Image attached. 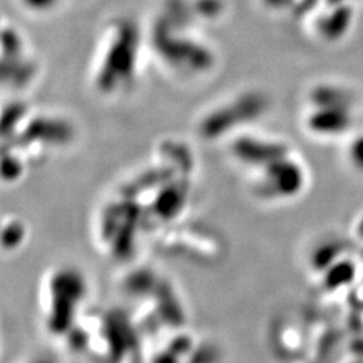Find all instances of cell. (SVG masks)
<instances>
[{
    "instance_id": "1",
    "label": "cell",
    "mask_w": 363,
    "mask_h": 363,
    "mask_svg": "<svg viewBox=\"0 0 363 363\" xmlns=\"http://www.w3.org/2000/svg\"><path fill=\"white\" fill-rule=\"evenodd\" d=\"M74 138L76 127L67 117L13 100L1 115L3 179L21 181L28 169L66 148Z\"/></svg>"
},
{
    "instance_id": "2",
    "label": "cell",
    "mask_w": 363,
    "mask_h": 363,
    "mask_svg": "<svg viewBox=\"0 0 363 363\" xmlns=\"http://www.w3.org/2000/svg\"><path fill=\"white\" fill-rule=\"evenodd\" d=\"M143 46L139 28L130 21H118L109 27L89 69L93 89L104 97L128 93L142 74Z\"/></svg>"
},
{
    "instance_id": "3",
    "label": "cell",
    "mask_w": 363,
    "mask_h": 363,
    "mask_svg": "<svg viewBox=\"0 0 363 363\" xmlns=\"http://www.w3.org/2000/svg\"><path fill=\"white\" fill-rule=\"evenodd\" d=\"M157 25L150 48L169 73L183 78H201L216 69L217 55L206 42L167 22L160 21Z\"/></svg>"
},
{
    "instance_id": "4",
    "label": "cell",
    "mask_w": 363,
    "mask_h": 363,
    "mask_svg": "<svg viewBox=\"0 0 363 363\" xmlns=\"http://www.w3.org/2000/svg\"><path fill=\"white\" fill-rule=\"evenodd\" d=\"M264 111L265 99L261 93L238 91L203 112L196 123V130L208 143H228L234 136L249 130Z\"/></svg>"
},
{
    "instance_id": "5",
    "label": "cell",
    "mask_w": 363,
    "mask_h": 363,
    "mask_svg": "<svg viewBox=\"0 0 363 363\" xmlns=\"http://www.w3.org/2000/svg\"><path fill=\"white\" fill-rule=\"evenodd\" d=\"M46 327L54 337H64L77 325L78 310L88 296L85 274L74 267H58L46 280Z\"/></svg>"
},
{
    "instance_id": "6",
    "label": "cell",
    "mask_w": 363,
    "mask_h": 363,
    "mask_svg": "<svg viewBox=\"0 0 363 363\" xmlns=\"http://www.w3.org/2000/svg\"><path fill=\"white\" fill-rule=\"evenodd\" d=\"M39 72L38 62L27 50L23 38L13 28L4 30L1 52L3 88L13 91H25L38 79Z\"/></svg>"
},
{
    "instance_id": "7",
    "label": "cell",
    "mask_w": 363,
    "mask_h": 363,
    "mask_svg": "<svg viewBox=\"0 0 363 363\" xmlns=\"http://www.w3.org/2000/svg\"><path fill=\"white\" fill-rule=\"evenodd\" d=\"M160 245L172 253L187 255L190 257H214L220 249V237L206 225L187 223L184 220L157 234Z\"/></svg>"
},
{
    "instance_id": "8",
    "label": "cell",
    "mask_w": 363,
    "mask_h": 363,
    "mask_svg": "<svg viewBox=\"0 0 363 363\" xmlns=\"http://www.w3.org/2000/svg\"><path fill=\"white\" fill-rule=\"evenodd\" d=\"M151 298L155 303L156 315L163 325L179 328L186 323L184 307L169 280L160 277Z\"/></svg>"
},
{
    "instance_id": "9",
    "label": "cell",
    "mask_w": 363,
    "mask_h": 363,
    "mask_svg": "<svg viewBox=\"0 0 363 363\" xmlns=\"http://www.w3.org/2000/svg\"><path fill=\"white\" fill-rule=\"evenodd\" d=\"M160 277L162 276H159L154 269L138 268L125 276L123 281V289L130 298H151Z\"/></svg>"
},
{
    "instance_id": "10",
    "label": "cell",
    "mask_w": 363,
    "mask_h": 363,
    "mask_svg": "<svg viewBox=\"0 0 363 363\" xmlns=\"http://www.w3.org/2000/svg\"><path fill=\"white\" fill-rule=\"evenodd\" d=\"M26 223L19 217H6L1 223V238H3V247L6 250H16L25 244L27 240Z\"/></svg>"
},
{
    "instance_id": "11",
    "label": "cell",
    "mask_w": 363,
    "mask_h": 363,
    "mask_svg": "<svg viewBox=\"0 0 363 363\" xmlns=\"http://www.w3.org/2000/svg\"><path fill=\"white\" fill-rule=\"evenodd\" d=\"M220 350L214 343L195 345L194 350L184 363H220Z\"/></svg>"
},
{
    "instance_id": "12",
    "label": "cell",
    "mask_w": 363,
    "mask_h": 363,
    "mask_svg": "<svg viewBox=\"0 0 363 363\" xmlns=\"http://www.w3.org/2000/svg\"><path fill=\"white\" fill-rule=\"evenodd\" d=\"M65 337L69 343V349L74 352H82V351H86V349L89 347L91 337L88 335V333L78 325H74L66 334Z\"/></svg>"
},
{
    "instance_id": "13",
    "label": "cell",
    "mask_w": 363,
    "mask_h": 363,
    "mask_svg": "<svg viewBox=\"0 0 363 363\" xmlns=\"http://www.w3.org/2000/svg\"><path fill=\"white\" fill-rule=\"evenodd\" d=\"M195 345L196 343L193 337L187 334H181L169 340L167 349L175 352L178 357H181L183 361H186L187 357L191 354V351L194 350Z\"/></svg>"
},
{
    "instance_id": "14",
    "label": "cell",
    "mask_w": 363,
    "mask_h": 363,
    "mask_svg": "<svg viewBox=\"0 0 363 363\" xmlns=\"http://www.w3.org/2000/svg\"><path fill=\"white\" fill-rule=\"evenodd\" d=\"M22 4L34 13H46L52 10L58 0H21Z\"/></svg>"
},
{
    "instance_id": "15",
    "label": "cell",
    "mask_w": 363,
    "mask_h": 363,
    "mask_svg": "<svg viewBox=\"0 0 363 363\" xmlns=\"http://www.w3.org/2000/svg\"><path fill=\"white\" fill-rule=\"evenodd\" d=\"M151 363H184V361L175 352H172L169 349H166V350L156 352L154 358L151 359Z\"/></svg>"
},
{
    "instance_id": "16",
    "label": "cell",
    "mask_w": 363,
    "mask_h": 363,
    "mask_svg": "<svg viewBox=\"0 0 363 363\" xmlns=\"http://www.w3.org/2000/svg\"><path fill=\"white\" fill-rule=\"evenodd\" d=\"M28 363H57L55 362V359L50 357V355H40V357H37V358H34L33 361H30Z\"/></svg>"
}]
</instances>
